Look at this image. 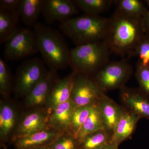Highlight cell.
Returning <instances> with one entry per match:
<instances>
[{
  "label": "cell",
  "mask_w": 149,
  "mask_h": 149,
  "mask_svg": "<svg viewBox=\"0 0 149 149\" xmlns=\"http://www.w3.org/2000/svg\"><path fill=\"white\" fill-rule=\"evenodd\" d=\"M143 18L128 16L115 11L109 18L103 41L111 53L130 58L146 34Z\"/></svg>",
  "instance_id": "cell-1"
},
{
  "label": "cell",
  "mask_w": 149,
  "mask_h": 149,
  "mask_svg": "<svg viewBox=\"0 0 149 149\" xmlns=\"http://www.w3.org/2000/svg\"><path fill=\"white\" fill-rule=\"evenodd\" d=\"M33 30L38 52L49 70L57 72L69 65L70 49L58 31L39 22Z\"/></svg>",
  "instance_id": "cell-2"
},
{
  "label": "cell",
  "mask_w": 149,
  "mask_h": 149,
  "mask_svg": "<svg viewBox=\"0 0 149 149\" xmlns=\"http://www.w3.org/2000/svg\"><path fill=\"white\" fill-rule=\"evenodd\" d=\"M111 54L103 41L76 46L70 50L69 65L76 74L91 77L109 62Z\"/></svg>",
  "instance_id": "cell-3"
},
{
  "label": "cell",
  "mask_w": 149,
  "mask_h": 149,
  "mask_svg": "<svg viewBox=\"0 0 149 149\" xmlns=\"http://www.w3.org/2000/svg\"><path fill=\"white\" fill-rule=\"evenodd\" d=\"M108 21L109 18L99 15L84 14L60 23L59 28L76 46H79L103 41Z\"/></svg>",
  "instance_id": "cell-4"
},
{
  "label": "cell",
  "mask_w": 149,
  "mask_h": 149,
  "mask_svg": "<svg viewBox=\"0 0 149 149\" xmlns=\"http://www.w3.org/2000/svg\"><path fill=\"white\" fill-rule=\"evenodd\" d=\"M133 66L124 58L109 61L91 77L103 92L122 89L130 79Z\"/></svg>",
  "instance_id": "cell-5"
},
{
  "label": "cell",
  "mask_w": 149,
  "mask_h": 149,
  "mask_svg": "<svg viewBox=\"0 0 149 149\" xmlns=\"http://www.w3.org/2000/svg\"><path fill=\"white\" fill-rule=\"evenodd\" d=\"M43 60L38 57L27 59L17 70L13 88L15 95L24 98L49 72Z\"/></svg>",
  "instance_id": "cell-6"
},
{
  "label": "cell",
  "mask_w": 149,
  "mask_h": 149,
  "mask_svg": "<svg viewBox=\"0 0 149 149\" xmlns=\"http://www.w3.org/2000/svg\"><path fill=\"white\" fill-rule=\"evenodd\" d=\"M5 44L3 54L7 60H19L38 52L34 31L29 27L18 28Z\"/></svg>",
  "instance_id": "cell-7"
},
{
  "label": "cell",
  "mask_w": 149,
  "mask_h": 149,
  "mask_svg": "<svg viewBox=\"0 0 149 149\" xmlns=\"http://www.w3.org/2000/svg\"><path fill=\"white\" fill-rule=\"evenodd\" d=\"M104 93L91 77L77 74L70 99L77 107L92 105L97 102Z\"/></svg>",
  "instance_id": "cell-8"
},
{
  "label": "cell",
  "mask_w": 149,
  "mask_h": 149,
  "mask_svg": "<svg viewBox=\"0 0 149 149\" xmlns=\"http://www.w3.org/2000/svg\"><path fill=\"white\" fill-rule=\"evenodd\" d=\"M49 111L46 107L31 109L22 116L12 141L47 128Z\"/></svg>",
  "instance_id": "cell-9"
},
{
  "label": "cell",
  "mask_w": 149,
  "mask_h": 149,
  "mask_svg": "<svg viewBox=\"0 0 149 149\" xmlns=\"http://www.w3.org/2000/svg\"><path fill=\"white\" fill-rule=\"evenodd\" d=\"M57 72L49 70L46 76L24 97L26 107L29 109L46 107L51 91L60 79Z\"/></svg>",
  "instance_id": "cell-10"
},
{
  "label": "cell",
  "mask_w": 149,
  "mask_h": 149,
  "mask_svg": "<svg viewBox=\"0 0 149 149\" xmlns=\"http://www.w3.org/2000/svg\"><path fill=\"white\" fill-rule=\"evenodd\" d=\"M72 0H43L42 14L48 23L67 21L78 13Z\"/></svg>",
  "instance_id": "cell-11"
},
{
  "label": "cell",
  "mask_w": 149,
  "mask_h": 149,
  "mask_svg": "<svg viewBox=\"0 0 149 149\" xmlns=\"http://www.w3.org/2000/svg\"><path fill=\"white\" fill-rule=\"evenodd\" d=\"M120 98L125 109L149 120V95L140 88L125 86L120 90Z\"/></svg>",
  "instance_id": "cell-12"
},
{
  "label": "cell",
  "mask_w": 149,
  "mask_h": 149,
  "mask_svg": "<svg viewBox=\"0 0 149 149\" xmlns=\"http://www.w3.org/2000/svg\"><path fill=\"white\" fill-rule=\"evenodd\" d=\"M63 133L47 127L27 136L15 138L11 142L16 149H35L49 146Z\"/></svg>",
  "instance_id": "cell-13"
},
{
  "label": "cell",
  "mask_w": 149,
  "mask_h": 149,
  "mask_svg": "<svg viewBox=\"0 0 149 149\" xmlns=\"http://www.w3.org/2000/svg\"><path fill=\"white\" fill-rule=\"evenodd\" d=\"M18 112L14 104L6 100L0 102V139L6 142L13 137L18 125Z\"/></svg>",
  "instance_id": "cell-14"
},
{
  "label": "cell",
  "mask_w": 149,
  "mask_h": 149,
  "mask_svg": "<svg viewBox=\"0 0 149 149\" xmlns=\"http://www.w3.org/2000/svg\"><path fill=\"white\" fill-rule=\"evenodd\" d=\"M77 106L71 99L49 111L47 126L61 133L67 132Z\"/></svg>",
  "instance_id": "cell-15"
},
{
  "label": "cell",
  "mask_w": 149,
  "mask_h": 149,
  "mask_svg": "<svg viewBox=\"0 0 149 149\" xmlns=\"http://www.w3.org/2000/svg\"><path fill=\"white\" fill-rule=\"evenodd\" d=\"M102 117L104 129L111 136L115 127L125 110L104 93L97 102Z\"/></svg>",
  "instance_id": "cell-16"
},
{
  "label": "cell",
  "mask_w": 149,
  "mask_h": 149,
  "mask_svg": "<svg viewBox=\"0 0 149 149\" xmlns=\"http://www.w3.org/2000/svg\"><path fill=\"white\" fill-rule=\"evenodd\" d=\"M77 74L72 72L59 80L51 91L46 107L49 111L70 99L74 80Z\"/></svg>",
  "instance_id": "cell-17"
},
{
  "label": "cell",
  "mask_w": 149,
  "mask_h": 149,
  "mask_svg": "<svg viewBox=\"0 0 149 149\" xmlns=\"http://www.w3.org/2000/svg\"><path fill=\"white\" fill-rule=\"evenodd\" d=\"M140 119L138 115L125 109L113 131L111 142L119 146L123 141L130 139Z\"/></svg>",
  "instance_id": "cell-18"
},
{
  "label": "cell",
  "mask_w": 149,
  "mask_h": 149,
  "mask_svg": "<svg viewBox=\"0 0 149 149\" xmlns=\"http://www.w3.org/2000/svg\"><path fill=\"white\" fill-rule=\"evenodd\" d=\"M43 0H21L17 10L19 18L27 27H34L42 13Z\"/></svg>",
  "instance_id": "cell-19"
},
{
  "label": "cell",
  "mask_w": 149,
  "mask_h": 149,
  "mask_svg": "<svg viewBox=\"0 0 149 149\" xmlns=\"http://www.w3.org/2000/svg\"><path fill=\"white\" fill-rule=\"evenodd\" d=\"M17 11L0 8V44L6 43L18 29Z\"/></svg>",
  "instance_id": "cell-20"
},
{
  "label": "cell",
  "mask_w": 149,
  "mask_h": 149,
  "mask_svg": "<svg viewBox=\"0 0 149 149\" xmlns=\"http://www.w3.org/2000/svg\"><path fill=\"white\" fill-rule=\"evenodd\" d=\"M102 129H104L103 120L96 103L93 106L90 114L77 135V139L80 142L88 134Z\"/></svg>",
  "instance_id": "cell-21"
},
{
  "label": "cell",
  "mask_w": 149,
  "mask_h": 149,
  "mask_svg": "<svg viewBox=\"0 0 149 149\" xmlns=\"http://www.w3.org/2000/svg\"><path fill=\"white\" fill-rule=\"evenodd\" d=\"M111 135L104 129L88 134L80 142L79 149H102L111 141Z\"/></svg>",
  "instance_id": "cell-22"
},
{
  "label": "cell",
  "mask_w": 149,
  "mask_h": 149,
  "mask_svg": "<svg viewBox=\"0 0 149 149\" xmlns=\"http://www.w3.org/2000/svg\"><path fill=\"white\" fill-rule=\"evenodd\" d=\"M116 11L128 16L143 18L148 10L143 3L139 0L116 1Z\"/></svg>",
  "instance_id": "cell-23"
},
{
  "label": "cell",
  "mask_w": 149,
  "mask_h": 149,
  "mask_svg": "<svg viewBox=\"0 0 149 149\" xmlns=\"http://www.w3.org/2000/svg\"><path fill=\"white\" fill-rule=\"evenodd\" d=\"M78 8L83 11L85 14L99 15L100 14L107 10L114 1L112 0H74Z\"/></svg>",
  "instance_id": "cell-24"
},
{
  "label": "cell",
  "mask_w": 149,
  "mask_h": 149,
  "mask_svg": "<svg viewBox=\"0 0 149 149\" xmlns=\"http://www.w3.org/2000/svg\"><path fill=\"white\" fill-rule=\"evenodd\" d=\"M94 105L76 107L72 115L67 132L74 135L77 138Z\"/></svg>",
  "instance_id": "cell-25"
},
{
  "label": "cell",
  "mask_w": 149,
  "mask_h": 149,
  "mask_svg": "<svg viewBox=\"0 0 149 149\" xmlns=\"http://www.w3.org/2000/svg\"><path fill=\"white\" fill-rule=\"evenodd\" d=\"M12 89L10 68L3 59L0 58V93L3 97H8Z\"/></svg>",
  "instance_id": "cell-26"
},
{
  "label": "cell",
  "mask_w": 149,
  "mask_h": 149,
  "mask_svg": "<svg viewBox=\"0 0 149 149\" xmlns=\"http://www.w3.org/2000/svg\"><path fill=\"white\" fill-rule=\"evenodd\" d=\"M79 144L76 136L65 132L58 137L49 146L51 149H79Z\"/></svg>",
  "instance_id": "cell-27"
},
{
  "label": "cell",
  "mask_w": 149,
  "mask_h": 149,
  "mask_svg": "<svg viewBox=\"0 0 149 149\" xmlns=\"http://www.w3.org/2000/svg\"><path fill=\"white\" fill-rule=\"evenodd\" d=\"M135 56H138L143 64L149 65V33L146 32L130 58Z\"/></svg>",
  "instance_id": "cell-28"
},
{
  "label": "cell",
  "mask_w": 149,
  "mask_h": 149,
  "mask_svg": "<svg viewBox=\"0 0 149 149\" xmlns=\"http://www.w3.org/2000/svg\"><path fill=\"white\" fill-rule=\"evenodd\" d=\"M135 76L140 89L149 95V65L143 64L138 60Z\"/></svg>",
  "instance_id": "cell-29"
},
{
  "label": "cell",
  "mask_w": 149,
  "mask_h": 149,
  "mask_svg": "<svg viewBox=\"0 0 149 149\" xmlns=\"http://www.w3.org/2000/svg\"><path fill=\"white\" fill-rule=\"evenodd\" d=\"M21 0H1L0 8L17 10L18 8Z\"/></svg>",
  "instance_id": "cell-30"
},
{
  "label": "cell",
  "mask_w": 149,
  "mask_h": 149,
  "mask_svg": "<svg viewBox=\"0 0 149 149\" xmlns=\"http://www.w3.org/2000/svg\"><path fill=\"white\" fill-rule=\"evenodd\" d=\"M143 24L145 32L149 33V10L143 19Z\"/></svg>",
  "instance_id": "cell-31"
},
{
  "label": "cell",
  "mask_w": 149,
  "mask_h": 149,
  "mask_svg": "<svg viewBox=\"0 0 149 149\" xmlns=\"http://www.w3.org/2000/svg\"><path fill=\"white\" fill-rule=\"evenodd\" d=\"M118 146H119L110 141L102 149H118Z\"/></svg>",
  "instance_id": "cell-32"
},
{
  "label": "cell",
  "mask_w": 149,
  "mask_h": 149,
  "mask_svg": "<svg viewBox=\"0 0 149 149\" xmlns=\"http://www.w3.org/2000/svg\"><path fill=\"white\" fill-rule=\"evenodd\" d=\"M33 149H51L49 147V146H43L39 147V148H36Z\"/></svg>",
  "instance_id": "cell-33"
}]
</instances>
